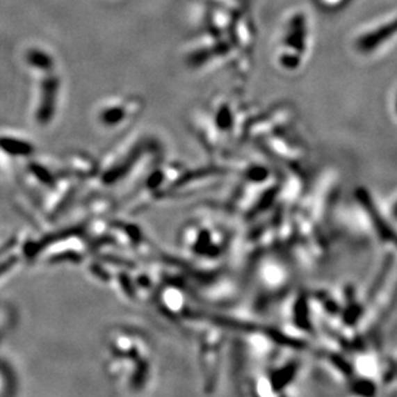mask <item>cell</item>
Segmentation results:
<instances>
[{
	"label": "cell",
	"mask_w": 397,
	"mask_h": 397,
	"mask_svg": "<svg viewBox=\"0 0 397 397\" xmlns=\"http://www.w3.org/2000/svg\"><path fill=\"white\" fill-rule=\"evenodd\" d=\"M392 214L395 216V218L397 220V200L395 203L392 204Z\"/></svg>",
	"instance_id": "6da1fadb"
}]
</instances>
